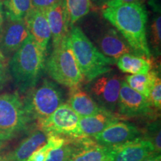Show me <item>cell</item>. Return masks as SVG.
Masks as SVG:
<instances>
[{
	"label": "cell",
	"instance_id": "cell-3",
	"mask_svg": "<svg viewBox=\"0 0 161 161\" xmlns=\"http://www.w3.org/2000/svg\"><path fill=\"white\" fill-rule=\"evenodd\" d=\"M66 42L71 49L84 81L110 72L116 62L101 52L78 26L70 29Z\"/></svg>",
	"mask_w": 161,
	"mask_h": 161
},
{
	"label": "cell",
	"instance_id": "cell-11",
	"mask_svg": "<svg viewBox=\"0 0 161 161\" xmlns=\"http://www.w3.org/2000/svg\"><path fill=\"white\" fill-rule=\"evenodd\" d=\"M143 130L136 125L122 119L110 124L92 138L101 146L110 147L125 143L134 139L143 137Z\"/></svg>",
	"mask_w": 161,
	"mask_h": 161
},
{
	"label": "cell",
	"instance_id": "cell-14",
	"mask_svg": "<svg viewBox=\"0 0 161 161\" xmlns=\"http://www.w3.org/2000/svg\"><path fill=\"white\" fill-rule=\"evenodd\" d=\"M52 35L53 48L58 46L67 37L71 29L64 0H59L45 10Z\"/></svg>",
	"mask_w": 161,
	"mask_h": 161
},
{
	"label": "cell",
	"instance_id": "cell-1",
	"mask_svg": "<svg viewBox=\"0 0 161 161\" xmlns=\"http://www.w3.org/2000/svg\"><path fill=\"white\" fill-rule=\"evenodd\" d=\"M102 14L125 39L135 55L151 59L146 36L148 13L144 4L108 0L102 5Z\"/></svg>",
	"mask_w": 161,
	"mask_h": 161
},
{
	"label": "cell",
	"instance_id": "cell-16",
	"mask_svg": "<svg viewBox=\"0 0 161 161\" xmlns=\"http://www.w3.org/2000/svg\"><path fill=\"white\" fill-rule=\"evenodd\" d=\"M47 134L38 128L33 130L11 152L0 156V161H26L28 158L46 143Z\"/></svg>",
	"mask_w": 161,
	"mask_h": 161
},
{
	"label": "cell",
	"instance_id": "cell-27",
	"mask_svg": "<svg viewBox=\"0 0 161 161\" xmlns=\"http://www.w3.org/2000/svg\"><path fill=\"white\" fill-rule=\"evenodd\" d=\"M143 137L150 141L154 145L157 153H160L161 142H160V120L152 122L147 126L146 130H143Z\"/></svg>",
	"mask_w": 161,
	"mask_h": 161
},
{
	"label": "cell",
	"instance_id": "cell-5",
	"mask_svg": "<svg viewBox=\"0 0 161 161\" xmlns=\"http://www.w3.org/2000/svg\"><path fill=\"white\" fill-rule=\"evenodd\" d=\"M45 72L56 83L69 89L80 86L84 81L66 38L53 48L51 55L46 60Z\"/></svg>",
	"mask_w": 161,
	"mask_h": 161
},
{
	"label": "cell",
	"instance_id": "cell-32",
	"mask_svg": "<svg viewBox=\"0 0 161 161\" xmlns=\"http://www.w3.org/2000/svg\"><path fill=\"white\" fill-rule=\"evenodd\" d=\"M142 161H161L160 153H154V154L144 159Z\"/></svg>",
	"mask_w": 161,
	"mask_h": 161
},
{
	"label": "cell",
	"instance_id": "cell-7",
	"mask_svg": "<svg viewBox=\"0 0 161 161\" xmlns=\"http://www.w3.org/2000/svg\"><path fill=\"white\" fill-rule=\"evenodd\" d=\"M80 116L72 109L68 103H63L55 111L41 122L38 127L46 134H56L66 139L75 140L86 137L79 126Z\"/></svg>",
	"mask_w": 161,
	"mask_h": 161
},
{
	"label": "cell",
	"instance_id": "cell-4",
	"mask_svg": "<svg viewBox=\"0 0 161 161\" xmlns=\"http://www.w3.org/2000/svg\"><path fill=\"white\" fill-rule=\"evenodd\" d=\"M25 94L24 108L32 124L46 119L64 103L62 90L48 78H43L40 84Z\"/></svg>",
	"mask_w": 161,
	"mask_h": 161
},
{
	"label": "cell",
	"instance_id": "cell-12",
	"mask_svg": "<svg viewBox=\"0 0 161 161\" xmlns=\"http://www.w3.org/2000/svg\"><path fill=\"white\" fill-rule=\"evenodd\" d=\"M110 161H142L157 153L154 145L145 137H139L117 146L107 147Z\"/></svg>",
	"mask_w": 161,
	"mask_h": 161
},
{
	"label": "cell",
	"instance_id": "cell-13",
	"mask_svg": "<svg viewBox=\"0 0 161 161\" xmlns=\"http://www.w3.org/2000/svg\"><path fill=\"white\" fill-rule=\"evenodd\" d=\"M29 35L24 19L11 20L5 18L0 30V52L7 59L11 58Z\"/></svg>",
	"mask_w": 161,
	"mask_h": 161
},
{
	"label": "cell",
	"instance_id": "cell-8",
	"mask_svg": "<svg viewBox=\"0 0 161 161\" xmlns=\"http://www.w3.org/2000/svg\"><path fill=\"white\" fill-rule=\"evenodd\" d=\"M122 79L114 72H106L86 82L84 90L102 109L116 114Z\"/></svg>",
	"mask_w": 161,
	"mask_h": 161
},
{
	"label": "cell",
	"instance_id": "cell-23",
	"mask_svg": "<svg viewBox=\"0 0 161 161\" xmlns=\"http://www.w3.org/2000/svg\"><path fill=\"white\" fill-rule=\"evenodd\" d=\"M68 18L71 27L76 22L85 17L92 8L90 0H64Z\"/></svg>",
	"mask_w": 161,
	"mask_h": 161
},
{
	"label": "cell",
	"instance_id": "cell-18",
	"mask_svg": "<svg viewBox=\"0 0 161 161\" xmlns=\"http://www.w3.org/2000/svg\"><path fill=\"white\" fill-rule=\"evenodd\" d=\"M68 104L80 116H92L107 111L100 108L89 94L80 86L70 89Z\"/></svg>",
	"mask_w": 161,
	"mask_h": 161
},
{
	"label": "cell",
	"instance_id": "cell-24",
	"mask_svg": "<svg viewBox=\"0 0 161 161\" xmlns=\"http://www.w3.org/2000/svg\"><path fill=\"white\" fill-rule=\"evenodd\" d=\"M68 139L56 134H47V140L43 146L36 150L26 161H46L51 151L60 148Z\"/></svg>",
	"mask_w": 161,
	"mask_h": 161
},
{
	"label": "cell",
	"instance_id": "cell-22",
	"mask_svg": "<svg viewBox=\"0 0 161 161\" xmlns=\"http://www.w3.org/2000/svg\"><path fill=\"white\" fill-rule=\"evenodd\" d=\"M5 18L11 20L23 19L32 8L31 0H2Z\"/></svg>",
	"mask_w": 161,
	"mask_h": 161
},
{
	"label": "cell",
	"instance_id": "cell-9",
	"mask_svg": "<svg viewBox=\"0 0 161 161\" xmlns=\"http://www.w3.org/2000/svg\"><path fill=\"white\" fill-rule=\"evenodd\" d=\"M90 37L103 55L115 62L125 54H134L122 35L114 26L107 23H98L90 32Z\"/></svg>",
	"mask_w": 161,
	"mask_h": 161
},
{
	"label": "cell",
	"instance_id": "cell-19",
	"mask_svg": "<svg viewBox=\"0 0 161 161\" xmlns=\"http://www.w3.org/2000/svg\"><path fill=\"white\" fill-rule=\"evenodd\" d=\"M122 119H123L116 114L104 111L95 115L80 116L79 126L84 136L92 137L102 132L110 124Z\"/></svg>",
	"mask_w": 161,
	"mask_h": 161
},
{
	"label": "cell",
	"instance_id": "cell-6",
	"mask_svg": "<svg viewBox=\"0 0 161 161\" xmlns=\"http://www.w3.org/2000/svg\"><path fill=\"white\" fill-rule=\"evenodd\" d=\"M19 92L0 95V133L15 137L32 125Z\"/></svg>",
	"mask_w": 161,
	"mask_h": 161
},
{
	"label": "cell",
	"instance_id": "cell-26",
	"mask_svg": "<svg viewBox=\"0 0 161 161\" xmlns=\"http://www.w3.org/2000/svg\"><path fill=\"white\" fill-rule=\"evenodd\" d=\"M75 140L68 139L60 148L51 151L48 154L46 161H67L75 146Z\"/></svg>",
	"mask_w": 161,
	"mask_h": 161
},
{
	"label": "cell",
	"instance_id": "cell-20",
	"mask_svg": "<svg viewBox=\"0 0 161 161\" xmlns=\"http://www.w3.org/2000/svg\"><path fill=\"white\" fill-rule=\"evenodd\" d=\"M116 65L122 72L130 75L146 74L152 69L151 59L134 54H125L116 60Z\"/></svg>",
	"mask_w": 161,
	"mask_h": 161
},
{
	"label": "cell",
	"instance_id": "cell-15",
	"mask_svg": "<svg viewBox=\"0 0 161 161\" xmlns=\"http://www.w3.org/2000/svg\"><path fill=\"white\" fill-rule=\"evenodd\" d=\"M24 20L30 35L42 50L47 53L52 35L45 11L32 8L28 12Z\"/></svg>",
	"mask_w": 161,
	"mask_h": 161
},
{
	"label": "cell",
	"instance_id": "cell-2",
	"mask_svg": "<svg viewBox=\"0 0 161 161\" xmlns=\"http://www.w3.org/2000/svg\"><path fill=\"white\" fill-rule=\"evenodd\" d=\"M46 60V53L29 35L8 62V72L20 93L25 94L39 83Z\"/></svg>",
	"mask_w": 161,
	"mask_h": 161
},
{
	"label": "cell",
	"instance_id": "cell-30",
	"mask_svg": "<svg viewBox=\"0 0 161 161\" xmlns=\"http://www.w3.org/2000/svg\"><path fill=\"white\" fill-rule=\"evenodd\" d=\"M59 0H31L32 8L45 11Z\"/></svg>",
	"mask_w": 161,
	"mask_h": 161
},
{
	"label": "cell",
	"instance_id": "cell-29",
	"mask_svg": "<svg viewBox=\"0 0 161 161\" xmlns=\"http://www.w3.org/2000/svg\"><path fill=\"white\" fill-rule=\"evenodd\" d=\"M8 63L7 58H5L0 52V90L3 87L8 80Z\"/></svg>",
	"mask_w": 161,
	"mask_h": 161
},
{
	"label": "cell",
	"instance_id": "cell-33",
	"mask_svg": "<svg viewBox=\"0 0 161 161\" xmlns=\"http://www.w3.org/2000/svg\"><path fill=\"white\" fill-rule=\"evenodd\" d=\"M4 22H5V13H4L3 1L0 0V30L3 27Z\"/></svg>",
	"mask_w": 161,
	"mask_h": 161
},
{
	"label": "cell",
	"instance_id": "cell-35",
	"mask_svg": "<svg viewBox=\"0 0 161 161\" xmlns=\"http://www.w3.org/2000/svg\"><path fill=\"white\" fill-rule=\"evenodd\" d=\"M90 1L93 2V3H95L96 4H97V5H103L104 4L106 3V2L108 1V0H90Z\"/></svg>",
	"mask_w": 161,
	"mask_h": 161
},
{
	"label": "cell",
	"instance_id": "cell-21",
	"mask_svg": "<svg viewBox=\"0 0 161 161\" xmlns=\"http://www.w3.org/2000/svg\"><path fill=\"white\" fill-rule=\"evenodd\" d=\"M158 76H159L158 72L150 70L146 74L126 75L125 81L133 90L148 98L151 88Z\"/></svg>",
	"mask_w": 161,
	"mask_h": 161
},
{
	"label": "cell",
	"instance_id": "cell-10",
	"mask_svg": "<svg viewBox=\"0 0 161 161\" xmlns=\"http://www.w3.org/2000/svg\"><path fill=\"white\" fill-rule=\"evenodd\" d=\"M158 110L153 108L149 99L133 90L122 80L116 114L121 118H154Z\"/></svg>",
	"mask_w": 161,
	"mask_h": 161
},
{
	"label": "cell",
	"instance_id": "cell-28",
	"mask_svg": "<svg viewBox=\"0 0 161 161\" xmlns=\"http://www.w3.org/2000/svg\"><path fill=\"white\" fill-rule=\"evenodd\" d=\"M151 104L154 109L158 111L161 108V79L158 76L150 90L149 97Z\"/></svg>",
	"mask_w": 161,
	"mask_h": 161
},
{
	"label": "cell",
	"instance_id": "cell-25",
	"mask_svg": "<svg viewBox=\"0 0 161 161\" xmlns=\"http://www.w3.org/2000/svg\"><path fill=\"white\" fill-rule=\"evenodd\" d=\"M161 16L160 7H156L155 14L153 16L150 25V43L153 51L160 55L161 47Z\"/></svg>",
	"mask_w": 161,
	"mask_h": 161
},
{
	"label": "cell",
	"instance_id": "cell-34",
	"mask_svg": "<svg viewBox=\"0 0 161 161\" xmlns=\"http://www.w3.org/2000/svg\"><path fill=\"white\" fill-rule=\"evenodd\" d=\"M117 1L122 2V3H140L144 4L146 0H117Z\"/></svg>",
	"mask_w": 161,
	"mask_h": 161
},
{
	"label": "cell",
	"instance_id": "cell-17",
	"mask_svg": "<svg viewBox=\"0 0 161 161\" xmlns=\"http://www.w3.org/2000/svg\"><path fill=\"white\" fill-rule=\"evenodd\" d=\"M67 161H110L107 147L96 143L90 137L77 139Z\"/></svg>",
	"mask_w": 161,
	"mask_h": 161
},
{
	"label": "cell",
	"instance_id": "cell-31",
	"mask_svg": "<svg viewBox=\"0 0 161 161\" xmlns=\"http://www.w3.org/2000/svg\"><path fill=\"white\" fill-rule=\"evenodd\" d=\"M12 138L13 137L11 136L3 134V133H0V149L3 148V146L8 142V141L11 140Z\"/></svg>",
	"mask_w": 161,
	"mask_h": 161
}]
</instances>
